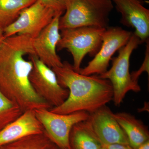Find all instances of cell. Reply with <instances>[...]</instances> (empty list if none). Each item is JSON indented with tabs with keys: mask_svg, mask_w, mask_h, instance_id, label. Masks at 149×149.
Wrapping results in <instances>:
<instances>
[{
	"mask_svg": "<svg viewBox=\"0 0 149 149\" xmlns=\"http://www.w3.org/2000/svg\"><path fill=\"white\" fill-rule=\"evenodd\" d=\"M33 42L30 37L16 35L6 38L0 46V91L23 112L52 108L37 95L29 80L33 64L24 56L35 55Z\"/></svg>",
	"mask_w": 149,
	"mask_h": 149,
	"instance_id": "6da1fadb",
	"label": "cell"
},
{
	"mask_svg": "<svg viewBox=\"0 0 149 149\" xmlns=\"http://www.w3.org/2000/svg\"><path fill=\"white\" fill-rule=\"evenodd\" d=\"M52 68L60 85L69 91L68 97L59 106L49 110L61 114L77 112L92 113L113 100V91L109 80L96 74L85 75L74 70L68 62Z\"/></svg>",
	"mask_w": 149,
	"mask_h": 149,
	"instance_id": "7a4b0ae2",
	"label": "cell"
},
{
	"mask_svg": "<svg viewBox=\"0 0 149 149\" xmlns=\"http://www.w3.org/2000/svg\"><path fill=\"white\" fill-rule=\"evenodd\" d=\"M113 8L111 0H69L60 18V30L86 26L107 28Z\"/></svg>",
	"mask_w": 149,
	"mask_h": 149,
	"instance_id": "3957f363",
	"label": "cell"
},
{
	"mask_svg": "<svg viewBox=\"0 0 149 149\" xmlns=\"http://www.w3.org/2000/svg\"><path fill=\"white\" fill-rule=\"evenodd\" d=\"M106 28L86 26L62 29L57 50H67L73 58V68L79 72L86 55L95 56L101 47Z\"/></svg>",
	"mask_w": 149,
	"mask_h": 149,
	"instance_id": "277c9868",
	"label": "cell"
},
{
	"mask_svg": "<svg viewBox=\"0 0 149 149\" xmlns=\"http://www.w3.org/2000/svg\"><path fill=\"white\" fill-rule=\"evenodd\" d=\"M142 43L139 37L133 33L127 44L118 50V56L113 58L110 69L99 75L111 83L113 91L112 100L116 106L120 105L129 91L138 93L141 91L139 84L132 80L129 66L132 53Z\"/></svg>",
	"mask_w": 149,
	"mask_h": 149,
	"instance_id": "5b68a950",
	"label": "cell"
},
{
	"mask_svg": "<svg viewBox=\"0 0 149 149\" xmlns=\"http://www.w3.org/2000/svg\"><path fill=\"white\" fill-rule=\"evenodd\" d=\"M29 56L33 64L29 75L32 88L52 108L59 106L68 97L69 91L60 85L52 68L44 64L35 55Z\"/></svg>",
	"mask_w": 149,
	"mask_h": 149,
	"instance_id": "8992f818",
	"label": "cell"
},
{
	"mask_svg": "<svg viewBox=\"0 0 149 149\" xmlns=\"http://www.w3.org/2000/svg\"><path fill=\"white\" fill-rule=\"evenodd\" d=\"M35 111L45 133L60 149H72L69 138L72 127L77 123L87 120L89 117V113L85 111L61 114L47 109Z\"/></svg>",
	"mask_w": 149,
	"mask_h": 149,
	"instance_id": "52a82bcc",
	"label": "cell"
},
{
	"mask_svg": "<svg viewBox=\"0 0 149 149\" xmlns=\"http://www.w3.org/2000/svg\"><path fill=\"white\" fill-rule=\"evenodd\" d=\"M58 14H60L37 0L22 10L13 23L4 29L5 38L19 35L35 39Z\"/></svg>",
	"mask_w": 149,
	"mask_h": 149,
	"instance_id": "ba28073f",
	"label": "cell"
},
{
	"mask_svg": "<svg viewBox=\"0 0 149 149\" xmlns=\"http://www.w3.org/2000/svg\"><path fill=\"white\" fill-rule=\"evenodd\" d=\"M133 32L118 27H108L103 36L101 47L94 58L79 72L85 75H100L108 70L112 57L125 46Z\"/></svg>",
	"mask_w": 149,
	"mask_h": 149,
	"instance_id": "9c48e42d",
	"label": "cell"
},
{
	"mask_svg": "<svg viewBox=\"0 0 149 149\" xmlns=\"http://www.w3.org/2000/svg\"><path fill=\"white\" fill-rule=\"evenodd\" d=\"M88 120L103 146L116 144L129 145L127 136L107 105L89 113Z\"/></svg>",
	"mask_w": 149,
	"mask_h": 149,
	"instance_id": "30bf717a",
	"label": "cell"
},
{
	"mask_svg": "<svg viewBox=\"0 0 149 149\" xmlns=\"http://www.w3.org/2000/svg\"><path fill=\"white\" fill-rule=\"evenodd\" d=\"M61 15H56L51 23L33 39L35 55L51 68L61 66L63 64L56 52L57 46L61 37L59 20Z\"/></svg>",
	"mask_w": 149,
	"mask_h": 149,
	"instance_id": "8fae6325",
	"label": "cell"
},
{
	"mask_svg": "<svg viewBox=\"0 0 149 149\" xmlns=\"http://www.w3.org/2000/svg\"><path fill=\"white\" fill-rule=\"evenodd\" d=\"M121 15L120 22L135 29L134 32L142 43L149 40V10L143 0H111Z\"/></svg>",
	"mask_w": 149,
	"mask_h": 149,
	"instance_id": "7c38bea8",
	"label": "cell"
},
{
	"mask_svg": "<svg viewBox=\"0 0 149 149\" xmlns=\"http://www.w3.org/2000/svg\"><path fill=\"white\" fill-rule=\"evenodd\" d=\"M44 131V127L36 117L35 111H27L0 130V147Z\"/></svg>",
	"mask_w": 149,
	"mask_h": 149,
	"instance_id": "4fadbf2b",
	"label": "cell"
},
{
	"mask_svg": "<svg viewBox=\"0 0 149 149\" xmlns=\"http://www.w3.org/2000/svg\"><path fill=\"white\" fill-rule=\"evenodd\" d=\"M114 116L128 138L129 145L134 149L149 140L148 126L135 116L125 112L114 113Z\"/></svg>",
	"mask_w": 149,
	"mask_h": 149,
	"instance_id": "5bb4252c",
	"label": "cell"
},
{
	"mask_svg": "<svg viewBox=\"0 0 149 149\" xmlns=\"http://www.w3.org/2000/svg\"><path fill=\"white\" fill-rule=\"evenodd\" d=\"M69 141L72 149H100L103 146L88 119L73 125Z\"/></svg>",
	"mask_w": 149,
	"mask_h": 149,
	"instance_id": "9a60e30c",
	"label": "cell"
},
{
	"mask_svg": "<svg viewBox=\"0 0 149 149\" xmlns=\"http://www.w3.org/2000/svg\"><path fill=\"white\" fill-rule=\"evenodd\" d=\"M0 149H60L44 131L29 135L0 147Z\"/></svg>",
	"mask_w": 149,
	"mask_h": 149,
	"instance_id": "2e32d148",
	"label": "cell"
},
{
	"mask_svg": "<svg viewBox=\"0 0 149 149\" xmlns=\"http://www.w3.org/2000/svg\"><path fill=\"white\" fill-rule=\"evenodd\" d=\"M37 0H0V25L3 29L17 18L24 9Z\"/></svg>",
	"mask_w": 149,
	"mask_h": 149,
	"instance_id": "e0dca14e",
	"label": "cell"
},
{
	"mask_svg": "<svg viewBox=\"0 0 149 149\" xmlns=\"http://www.w3.org/2000/svg\"><path fill=\"white\" fill-rule=\"evenodd\" d=\"M21 109L0 91V130L23 113Z\"/></svg>",
	"mask_w": 149,
	"mask_h": 149,
	"instance_id": "ac0fdd59",
	"label": "cell"
},
{
	"mask_svg": "<svg viewBox=\"0 0 149 149\" xmlns=\"http://www.w3.org/2000/svg\"><path fill=\"white\" fill-rule=\"evenodd\" d=\"M146 53H145V57L144 58L143 62L142 63L141 66L139 68V70L137 71H134L131 74V77L132 80L134 83L136 84H139V77L140 75L142 74L143 72H146L149 74V40L146 42Z\"/></svg>",
	"mask_w": 149,
	"mask_h": 149,
	"instance_id": "d6986e66",
	"label": "cell"
},
{
	"mask_svg": "<svg viewBox=\"0 0 149 149\" xmlns=\"http://www.w3.org/2000/svg\"><path fill=\"white\" fill-rule=\"evenodd\" d=\"M48 7L62 15L69 0H39Z\"/></svg>",
	"mask_w": 149,
	"mask_h": 149,
	"instance_id": "ffe728a7",
	"label": "cell"
},
{
	"mask_svg": "<svg viewBox=\"0 0 149 149\" xmlns=\"http://www.w3.org/2000/svg\"><path fill=\"white\" fill-rule=\"evenodd\" d=\"M107 149H134L129 145L125 144H116L104 146Z\"/></svg>",
	"mask_w": 149,
	"mask_h": 149,
	"instance_id": "44dd1931",
	"label": "cell"
},
{
	"mask_svg": "<svg viewBox=\"0 0 149 149\" xmlns=\"http://www.w3.org/2000/svg\"><path fill=\"white\" fill-rule=\"evenodd\" d=\"M5 39L4 34V29L0 25V46Z\"/></svg>",
	"mask_w": 149,
	"mask_h": 149,
	"instance_id": "7402d4cb",
	"label": "cell"
},
{
	"mask_svg": "<svg viewBox=\"0 0 149 149\" xmlns=\"http://www.w3.org/2000/svg\"><path fill=\"white\" fill-rule=\"evenodd\" d=\"M137 149H149V140L141 144Z\"/></svg>",
	"mask_w": 149,
	"mask_h": 149,
	"instance_id": "603a6c76",
	"label": "cell"
},
{
	"mask_svg": "<svg viewBox=\"0 0 149 149\" xmlns=\"http://www.w3.org/2000/svg\"><path fill=\"white\" fill-rule=\"evenodd\" d=\"M100 149H107L104 146H102V147Z\"/></svg>",
	"mask_w": 149,
	"mask_h": 149,
	"instance_id": "cb8c5ba5",
	"label": "cell"
}]
</instances>
